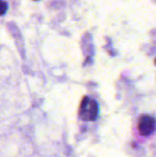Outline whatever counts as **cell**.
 <instances>
[{"label":"cell","instance_id":"obj_2","mask_svg":"<svg viewBox=\"0 0 156 157\" xmlns=\"http://www.w3.org/2000/svg\"><path fill=\"white\" fill-rule=\"evenodd\" d=\"M156 128V121L149 115H143L138 122L139 132L143 136L151 135Z\"/></svg>","mask_w":156,"mask_h":157},{"label":"cell","instance_id":"obj_4","mask_svg":"<svg viewBox=\"0 0 156 157\" xmlns=\"http://www.w3.org/2000/svg\"><path fill=\"white\" fill-rule=\"evenodd\" d=\"M155 63H156V59H155Z\"/></svg>","mask_w":156,"mask_h":157},{"label":"cell","instance_id":"obj_1","mask_svg":"<svg viewBox=\"0 0 156 157\" xmlns=\"http://www.w3.org/2000/svg\"><path fill=\"white\" fill-rule=\"evenodd\" d=\"M98 104L89 97H85L80 104L79 117L85 121H94L98 116Z\"/></svg>","mask_w":156,"mask_h":157},{"label":"cell","instance_id":"obj_3","mask_svg":"<svg viewBox=\"0 0 156 157\" xmlns=\"http://www.w3.org/2000/svg\"><path fill=\"white\" fill-rule=\"evenodd\" d=\"M7 8V4L5 1H0V16H2L4 13H6Z\"/></svg>","mask_w":156,"mask_h":157}]
</instances>
